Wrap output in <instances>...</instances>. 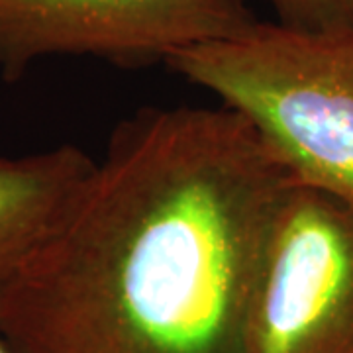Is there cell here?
<instances>
[{"label":"cell","instance_id":"cell-7","mask_svg":"<svg viewBox=\"0 0 353 353\" xmlns=\"http://www.w3.org/2000/svg\"><path fill=\"white\" fill-rule=\"evenodd\" d=\"M0 353H16L12 345H10V341L6 340V336L0 332Z\"/></svg>","mask_w":353,"mask_h":353},{"label":"cell","instance_id":"cell-2","mask_svg":"<svg viewBox=\"0 0 353 353\" xmlns=\"http://www.w3.org/2000/svg\"><path fill=\"white\" fill-rule=\"evenodd\" d=\"M165 65L240 114L294 185L353 206V26L255 18Z\"/></svg>","mask_w":353,"mask_h":353},{"label":"cell","instance_id":"cell-3","mask_svg":"<svg viewBox=\"0 0 353 353\" xmlns=\"http://www.w3.org/2000/svg\"><path fill=\"white\" fill-rule=\"evenodd\" d=\"M241 353H353V206L301 185L287 190Z\"/></svg>","mask_w":353,"mask_h":353},{"label":"cell","instance_id":"cell-1","mask_svg":"<svg viewBox=\"0 0 353 353\" xmlns=\"http://www.w3.org/2000/svg\"><path fill=\"white\" fill-rule=\"evenodd\" d=\"M292 185L226 106L141 110L0 289V332L16 353H241Z\"/></svg>","mask_w":353,"mask_h":353},{"label":"cell","instance_id":"cell-4","mask_svg":"<svg viewBox=\"0 0 353 353\" xmlns=\"http://www.w3.org/2000/svg\"><path fill=\"white\" fill-rule=\"evenodd\" d=\"M253 20L245 0H0V77L51 57L167 63Z\"/></svg>","mask_w":353,"mask_h":353},{"label":"cell","instance_id":"cell-5","mask_svg":"<svg viewBox=\"0 0 353 353\" xmlns=\"http://www.w3.org/2000/svg\"><path fill=\"white\" fill-rule=\"evenodd\" d=\"M94 163L69 143L0 157V289L61 224Z\"/></svg>","mask_w":353,"mask_h":353},{"label":"cell","instance_id":"cell-6","mask_svg":"<svg viewBox=\"0 0 353 353\" xmlns=\"http://www.w3.org/2000/svg\"><path fill=\"white\" fill-rule=\"evenodd\" d=\"M261 2L273 20L299 28L353 26V0H245Z\"/></svg>","mask_w":353,"mask_h":353}]
</instances>
